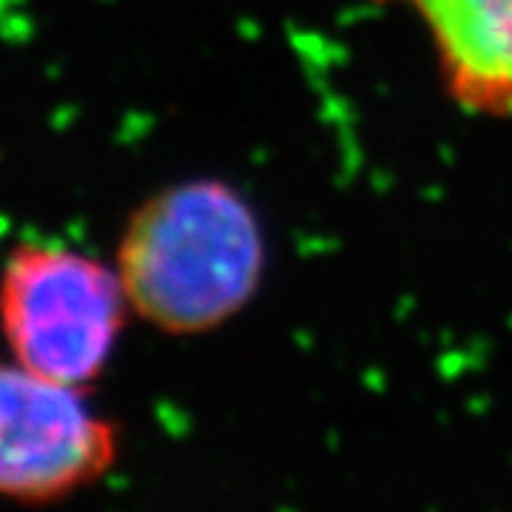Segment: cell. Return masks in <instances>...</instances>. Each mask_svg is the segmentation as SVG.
Listing matches in <instances>:
<instances>
[{
  "label": "cell",
  "instance_id": "cell-1",
  "mask_svg": "<svg viewBox=\"0 0 512 512\" xmlns=\"http://www.w3.org/2000/svg\"><path fill=\"white\" fill-rule=\"evenodd\" d=\"M111 262L140 322L168 336H200L254 299L265 237L251 202L231 185L185 180L128 214Z\"/></svg>",
  "mask_w": 512,
  "mask_h": 512
},
{
  "label": "cell",
  "instance_id": "cell-2",
  "mask_svg": "<svg viewBox=\"0 0 512 512\" xmlns=\"http://www.w3.org/2000/svg\"><path fill=\"white\" fill-rule=\"evenodd\" d=\"M131 316L114 262L52 239H23L0 262V342L18 365L92 390Z\"/></svg>",
  "mask_w": 512,
  "mask_h": 512
},
{
  "label": "cell",
  "instance_id": "cell-3",
  "mask_svg": "<svg viewBox=\"0 0 512 512\" xmlns=\"http://www.w3.org/2000/svg\"><path fill=\"white\" fill-rule=\"evenodd\" d=\"M117 421L89 390L0 356V501L49 507L89 490L120 461Z\"/></svg>",
  "mask_w": 512,
  "mask_h": 512
},
{
  "label": "cell",
  "instance_id": "cell-4",
  "mask_svg": "<svg viewBox=\"0 0 512 512\" xmlns=\"http://www.w3.org/2000/svg\"><path fill=\"white\" fill-rule=\"evenodd\" d=\"M430 37L441 83L456 106L512 114V0H399Z\"/></svg>",
  "mask_w": 512,
  "mask_h": 512
}]
</instances>
